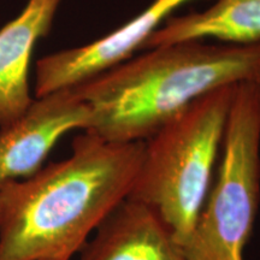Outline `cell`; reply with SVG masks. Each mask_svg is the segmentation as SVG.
<instances>
[{
	"label": "cell",
	"mask_w": 260,
	"mask_h": 260,
	"mask_svg": "<svg viewBox=\"0 0 260 260\" xmlns=\"http://www.w3.org/2000/svg\"><path fill=\"white\" fill-rule=\"evenodd\" d=\"M145 141L76 136L70 157L0 186V260H70L126 199Z\"/></svg>",
	"instance_id": "6da1fadb"
},
{
	"label": "cell",
	"mask_w": 260,
	"mask_h": 260,
	"mask_svg": "<svg viewBox=\"0 0 260 260\" xmlns=\"http://www.w3.org/2000/svg\"><path fill=\"white\" fill-rule=\"evenodd\" d=\"M259 73L260 42L183 41L147 48L73 88L90 110L84 132L110 142H136L201 96L254 81Z\"/></svg>",
	"instance_id": "7a4b0ae2"
},
{
	"label": "cell",
	"mask_w": 260,
	"mask_h": 260,
	"mask_svg": "<svg viewBox=\"0 0 260 260\" xmlns=\"http://www.w3.org/2000/svg\"><path fill=\"white\" fill-rule=\"evenodd\" d=\"M235 87L195 100L145 141L126 199L153 211L181 249L190 241L211 188Z\"/></svg>",
	"instance_id": "3957f363"
},
{
	"label": "cell",
	"mask_w": 260,
	"mask_h": 260,
	"mask_svg": "<svg viewBox=\"0 0 260 260\" xmlns=\"http://www.w3.org/2000/svg\"><path fill=\"white\" fill-rule=\"evenodd\" d=\"M222 159L186 260H243L260 201V87L236 84L222 140Z\"/></svg>",
	"instance_id": "277c9868"
},
{
	"label": "cell",
	"mask_w": 260,
	"mask_h": 260,
	"mask_svg": "<svg viewBox=\"0 0 260 260\" xmlns=\"http://www.w3.org/2000/svg\"><path fill=\"white\" fill-rule=\"evenodd\" d=\"M194 0H153L134 18L89 44L65 48L38 60L35 96L73 88L134 57L182 5Z\"/></svg>",
	"instance_id": "5b68a950"
},
{
	"label": "cell",
	"mask_w": 260,
	"mask_h": 260,
	"mask_svg": "<svg viewBox=\"0 0 260 260\" xmlns=\"http://www.w3.org/2000/svg\"><path fill=\"white\" fill-rule=\"evenodd\" d=\"M89 119V106L74 88L35 96L15 122L0 128V186L37 174L58 140L86 130Z\"/></svg>",
	"instance_id": "8992f818"
},
{
	"label": "cell",
	"mask_w": 260,
	"mask_h": 260,
	"mask_svg": "<svg viewBox=\"0 0 260 260\" xmlns=\"http://www.w3.org/2000/svg\"><path fill=\"white\" fill-rule=\"evenodd\" d=\"M63 0H28L14 19L0 28V128L15 122L34 98L29 68L35 45L50 34Z\"/></svg>",
	"instance_id": "52a82bcc"
},
{
	"label": "cell",
	"mask_w": 260,
	"mask_h": 260,
	"mask_svg": "<svg viewBox=\"0 0 260 260\" xmlns=\"http://www.w3.org/2000/svg\"><path fill=\"white\" fill-rule=\"evenodd\" d=\"M81 251L80 260H186L157 214L130 199L107 214Z\"/></svg>",
	"instance_id": "ba28073f"
},
{
	"label": "cell",
	"mask_w": 260,
	"mask_h": 260,
	"mask_svg": "<svg viewBox=\"0 0 260 260\" xmlns=\"http://www.w3.org/2000/svg\"><path fill=\"white\" fill-rule=\"evenodd\" d=\"M216 39L229 45L260 42V0H217L204 11L171 16L144 48L183 41Z\"/></svg>",
	"instance_id": "9c48e42d"
},
{
	"label": "cell",
	"mask_w": 260,
	"mask_h": 260,
	"mask_svg": "<svg viewBox=\"0 0 260 260\" xmlns=\"http://www.w3.org/2000/svg\"><path fill=\"white\" fill-rule=\"evenodd\" d=\"M254 81L256 82V84H258V86L260 87V73L258 74V76L255 77V80H254Z\"/></svg>",
	"instance_id": "30bf717a"
}]
</instances>
